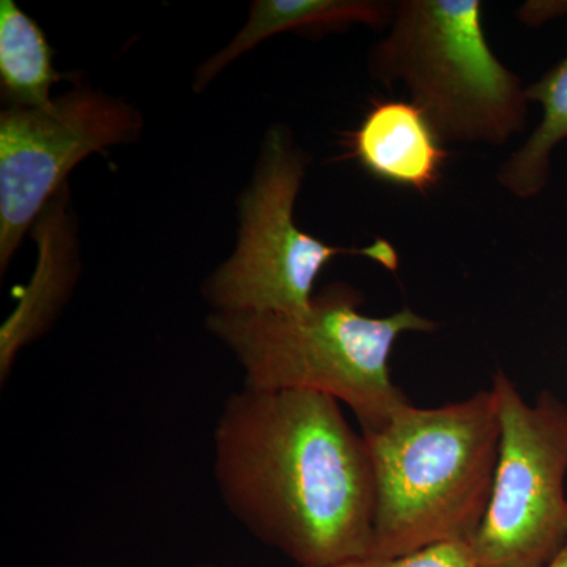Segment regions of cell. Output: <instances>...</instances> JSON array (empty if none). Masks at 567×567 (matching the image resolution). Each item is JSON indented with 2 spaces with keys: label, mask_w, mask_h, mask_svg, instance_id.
Returning a JSON list of instances; mask_svg holds the SVG:
<instances>
[{
  "label": "cell",
  "mask_w": 567,
  "mask_h": 567,
  "mask_svg": "<svg viewBox=\"0 0 567 567\" xmlns=\"http://www.w3.org/2000/svg\"><path fill=\"white\" fill-rule=\"evenodd\" d=\"M492 390L502 439L470 550L477 567H544L567 539V406L550 391L529 404L503 371Z\"/></svg>",
  "instance_id": "cell-6"
},
{
  "label": "cell",
  "mask_w": 567,
  "mask_h": 567,
  "mask_svg": "<svg viewBox=\"0 0 567 567\" xmlns=\"http://www.w3.org/2000/svg\"><path fill=\"white\" fill-rule=\"evenodd\" d=\"M445 145L415 104L380 100L349 134L347 156L377 181L427 196L442 182Z\"/></svg>",
  "instance_id": "cell-8"
},
{
  "label": "cell",
  "mask_w": 567,
  "mask_h": 567,
  "mask_svg": "<svg viewBox=\"0 0 567 567\" xmlns=\"http://www.w3.org/2000/svg\"><path fill=\"white\" fill-rule=\"evenodd\" d=\"M61 74L52 66V50L40 25L13 0L0 2V82L10 106L41 107L52 102V85Z\"/></svg>",
  "instance_id": "cell-11"
},
{
  "label": "cell",
  "mask_w": 567,
  "mask_h": 567,
  "mask_svg": "<svg viewBox=\"0 0 567 567\" xmlns=\"http://www.w3.org/2000/svg\"><path fill=\"white\" fill-rule=\"evenodd\" d=\"M309 162L286 126L275 125L265 134L251 185L240 200L237 248L204 284L213 312H303L312 303L320 271L339 254L368 257L391 274L398 270L399 254L390 241L339 248L297 226L295 204Z\"/></svg>",
  "instance_id": "cell-5"
},
{
  "label": "cell",
  "mask_w": 567,
  "mask_h": 567,
  "mask_svg": "<svg viewBox=\"0 0 567 567\" xmlns=\"http://www.w3.org/2000/svg\"><path fill=\"white\" fill-rule=\"evenodd\" d=\"M363 300L350 284L334 282L303 312H212L207 328L244 369L245 386L328 395L350 406L361 431H371L409 402L391 380L395 341L436 324L410 308L364 316Z\"/></svg>",
  "instance_id": "cell-3"
},
{
  "label": "cell",
  "mask_w": 567,
  "mask_h": 567,
  "mask_svg": "<svg viewBox=\"0 0 567 567\" xmlns=\"http://www.w3.org/2000/svg\"><path fill=\"white\" fill-rule=\"evenodd\" d=\"M213 442L224 505L257 539L297 567L369 557L374 473L338 401L244 386L224 404Z\"/></svg>",
  "instance_id": "cell-1"
},
{
  "label": "cell",
  "mask_w": 567,
  "mask_h": 567,
  "mask_svg": "<svg viewBox=\"0 0 567 567\" xmlns=\"http://www.w3.org/2000/svg\"><path fill=\"white\" fill-rule=\"evenodd\" d=\"M567 14V2H527L518 10V20L524 24L536 25L544 22L555 20V18L565 17Z\"/></svg>",
  "instance_id": "cell-13"
},
{
  "label": "cell",
  "mask_w": 567,
  "mask_h": 567,
  "mask_svg": "<svg viewBox=\"0 0 567 567\" xmlns=\"http://www.w3.org/2000/svg\"><path fill=\"white\" fill-rule=\"evenodd\" d=\"M361 434L375 487L369 557L472 539L491 499L502 439L492 388L436 409L406 402Z\"/></svg>",
  "instance_id": "cell-2"
},
{
  "label": "cell",
  "mask_w": 567,
  "mask_h": 567,
  "mask_svg": "<svg viewBox=\"0 0 567 567\" xmlns=\"http://www.w3.org/2000/svg\"><path fill=\"white\" fill-rule=\"evenodd\" d=\"M133 106L78 84L48 106H10L0 114V274L29 227L71 171L93 155L141 136Z\"/></svg>",
  "instance_id": "cell-7"
},
{
  "label": "cell",
  "mask_w": 567,
  "mask_h": 567,
  "mask_svg": "<svg viewBox=\"0 0 567 567\" xmlns=\"http://www.w3.org/2000/svg\"><path fill=\"white\" fill-rule=\"evenodd\" d=\"M369 73L405 87L443 144L498 147L527 125V87L492 51L480 0L395 2Z\"/></svg>",
  "instance_id": "cell-4"
},
{
  "label": "cell",
  "mask_w": 567,
  "mask_h": 567,
  "mask_svg": "<svg viewBox=\"0 0 567 567\" xmlns=\"http://www.w3.org/2000/svg\"><path fill=\"white\" fill-rule=\"evenodd\" d=\"M194 567H229V566H223V565H213V563H205V565H197Z\"/></svg>",
  "instance_id": "cell-15"
},
{
  "label": "cell",
  "mask_w": 567,
  "mask_h": 567,
  "mask_svg": "<svg viewBox=\"0 0 567 567\" xmlns=\"http://www.w3.org/2000/svg\"><path fill=\"white\" fill-rule=\"evenodd\" d=\"M394 3L385 0H256L245 28L218 54L194 74V92L205 87L227 65L270 37L284 32H341L354 24L385 28L394 17Z\"/></svg>",
  "instance_id": "cell-9"
},
{
  "label": "cell",
  "mask_w": 567,
  "mask_h": 567,
  "mask_svg": "<svg viewBox=\"0 0 567 567\" xmlns=\"http://www.w3.org/2000/svg\"><path fill=\"white\" fill-rule=\"evenodd\" d=\"M543 117L527 141L498 169L496 181L511 196L532 199L546 189L551 153L567 140V54L527 87Z\"/></svg>",
  "instance_id": "cell-10"
},
{
  "label": "cell",
  "mask_w": 567,
  "mask_h": 567,
  "mask_svg": "<svg viewBox=\"0 0 567 567\" xmlns=\"http://www.w3.org/2000/svg\"><path fill=\"white\" fill-rule=\"evenodd\" d=\"M544 567H567V539L565 546L559 548L558 554Z\"/></svg>",
  "instance_id": "cell-14"
},
{
  "label": "cell",
  "mask_w": 567,
  "mask_h": 567,
  "mask_svg": "<svg viewBox=\"0 0 567 567\" xmlns=\"http://www.w3.org/2000/svg\"><path fill=\"white\" fill-rule=\"evenodd\" d=\"M324 567H477L468 543L440 544L404 557H364Z\"/></svg>",
  "instance_id": "cell-12"
}]
</instances>
